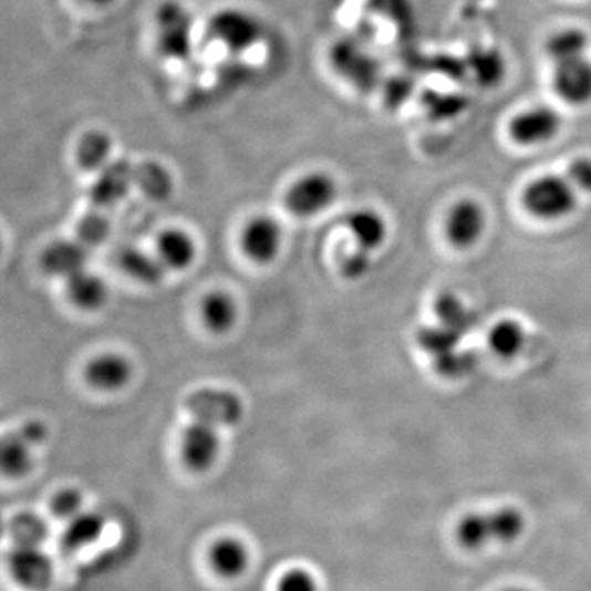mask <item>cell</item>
I'll return each mask as SVG.
<instances>
[{
	"label": "cell",
	"mask_w": 591,
	"mask_h": 591,
	"mask_svg": "<svg viewBox=\"0 0 591 591\" xmlns=\"http://www.w3.org/2000/svg\"><path fill=\"white\" fill-rule=\"evenodd\" d=\"M206 33L210 42L222 46L227 53L243 54L261 42L263 25L248 10L226 7L209 17Z\"/></svg>",
	"instance_id": "3957f363"
},
{
	"label": "cell",
	"mask_w": 591,
	"mask_h": 591,
	"mask_svg": "<svg viewBox=\"0 0 591 591\" xmlns=\"http://www.w3.org/2000/svg\"><path fill=\"white\" fill-rule=\"evenodd\" d=\"M522 206L541 220L563 219L576 210V186L562 176H541L529 183L522 193Z\"/></svg>",
	"instance_id": "277c9868"
},
{
	"label": "cell",
	"mask_w": 591,
	"mask_h": 591,
	"mask_svg": "<svg viewBox=\"0 0 591 591\" xmlns=\"http://www.w3.org/2000/svg\"><path fill=\"white\" fill-rule=\"evenodd\" d=\"M134 366L118 353H102L91 360L84 370L86 382L97 392L115 393L131 383Z\"/></svg>",
	"instance_id": "5bb4252c"
},
{
	"label": "cell",
	"mask_w": 591,
	"mask_h": 591,
	"mask_svg": "<svg viewBox=\"0 0 591 591\" xmlns=\"http://www.w3.org/2000/svg\"><path fill=\"white\" fill-rule=\"evenodd\" d=\"M84 2L90 3L93 7H108L112 3L117 2V0H84Z\"/></svg>",
	"instance_id": "e575fe53"
},
{
	"label": "cell",
	"mask_w": 591,
	"mask_h": 591,
	"mask_svg": "<svg viewBox=\"0 0 591 591\" xmlns=\"http://www.w3.org/2000/svg\"><path fill=\"white\" fill-rule=\"evenodd\" d=\"M344 227L349 230L355 247L369 253L385 246L386 237H388V224L385 217L375 209H366V207L353 209L352 212L346 214Z\"/></svg>",
	"instance_id": "9a60e30c"
},
{
	"label": "cell",
	"mask_w": 591,
	"mask_h": 591,
	"mask_svg": "<svg viewBox=\"0 0 591 591\" xmlns=\"http://www.w3.org/2000/svg\"><path fill=\"white\" fill-rule=\"evenodd\" d=\"M185 404L193 419L214 427L236 426L243 416L242 400L229 390H197Z\"/></svg>",
	"instance_id": "8992f818"
},
{
	"label": "cell",
	"mask_w": 591,
	"mask_h": 591,
	"mask_svg": "<svg viewBox=\"0 0 591 591\" xmlns=\"http://www.w3.org/2000/svg\"><path fill=\"white\" fill-rule=\"evenodd\" d=\"M200 315L204 324L214 334H226L239 319L236 299L226 291H212L203 299Z\"/></svg>",
	"instance_id": "d6986e66"
},
{
	"label": "cell",
	"mask_w": 591,
	"mask_h": 591,
	"mask_svg": "<svg viewBox=\"0 0 591 591\" xmlns=\"http://www.w3.org/2000/svg\"><path fill=\"white\" fill-rule=\"evenodd\" d=\"M526 532V516L521 509L505 506L488 512H471L455 526V541L467 550L490 546H508Z\"/></svg>",
	"instance_id": "6da1fadb"
},
{
	"label": "cell",
	"mask_w": 591,
	"mask_h": 591,
	"mask_svg": "<svg viewBox=\"0 0 591 591\" xmlns=\"http://www.w3.org/2000/svg\"><path fill=\"white\" fill-rule=\"evenodd\" d=\"M370 268V253L369 251L360 250V248H353L352 251L345 253L342 257L341 270L345 278L350 280H356L366 274Z\"/></svg>",
	"instance_id": "4dcf8cb0"
},
{
	"label": "cell",
	"mask_w": 591,
	"mask_h": 591,
	"mask_svg": "<svg viewBox=\"0 0 591 591\" xmlns=\"http://www.w3.org/2000/svg\"><path fill=\"white\" fill-rule=\"evenodd\" d=\"M87 248L80 240H60L51 243L42 257L43 268L58 278L74 277L86 270Z\"/></svg>",
	"instance_id": "2e32d148"
},
{
	"label": "cell",
	"mask_w": 591,
	"mask_h": 591,
	"mask_svg": "<svg viewBox=\"0 0 591 591\" xmlns=\"http://www.w3.org/2000/svg\"><path fill=\"white\" fill-rule=\"evenodd\" d=\"M567 175L577 191L591 193V158L583 156V158L573 159Z\"/></svg>",
	"instance_id": "1f68e13d"
},
{
	"label": "cell",
	"mask_w": 591,
	"mask_h": 591,
	"mask_svg": "<svg viewBox=\"0 0 591 591\" xmlns=\"http://www.w3.org/2000/svg\"><path fill=\"white\" fill-rule=\"evenodd\" d=\"M338 193V182L329 173H308L288 189L284 206L296 217H314L334 204Z\"/></svg>",
	"instance_id": "5b68a950"
},
{
	"label": "cell",
	"mask_w": 591,
	"mask_h": 591,
	"mask_svg": "<svg viewBox=\"0 0 591 591\" xmlns=\"http://www.w3.org/2000/svg\"><path fill=\"white\" fill-rule=\"evenodd\" d=\"M122 268L131 274L134 280L145 284H156L163 280L166 268L155 255L145 253L138 248H131L121 258Z\"/></svg>",
	"instance_id": "4316f807"
},
{
	"label": "cell",
	"mask_w": 591,
	"mask_h": 591,
	"mask_svg": "<svg viewBox=\"0 0 591 591\" xmlns=\"http://www.w3.org/2000/svg\"><path fill=\"white\" fill-rule=\"evenodd\" d=\"M210 563L219 576L232 579L247 569L248 552L246 546L237 539H222L210 550Z\"/></svg>",
	"instance_id": "cb8c5ba5"
},
{
	"label": "cell",
	"mask_w": 591,
	"mask_h": 591,
	"mask_svg": "<svg viewBox=\"0 0 591 591\" xmlns=\"http://www.w3.org/2000/svg\"><path fill=\"white\" fill-rule=\"evenodd\" d=\"M590 39L579 27L559 30L546 43V54L557 64L570 63L587 56Z\"/></svg>",
	"instance_id": "44dd1931"
},
{
	"label": "cell",
	"mask_w": 591,
	"mask_h": 591,
	"mask_svg": "<svg viewBox=\"0 0 591 591\" xmlns=\"http://www.w3.org/2000/svg\"><path fill=\"white\" fill-rule=\"evenodd\" d=\"M19 434L33 447V445L42 444L46 439V427L40 421H30V423L23 424Z\"/></svg>",
	"instance_id": "836d02e7"
},
{
	"label": "cell",
	"mask_w": 591,
	"mask_h": 591,
	"mask_svg": "<svg viewBox=\"0 0 591 591\" xmlns=\"http://www.w3.org/2000/svg\"><path fill=\"white\" fill-rule=\"evenodd\" d=\"M499 591H529V590L519 589V587H509V589H502Z\"/></svg>",
	"instance_id": "d590c367"
},
{
	"label": "cell",
	"mask_w": 591,
	"mask_h": 591,
	"mask_svg": "<svg viewBox=\"0 0 591 591\" xmlns=\"http://www.w3.org/2000/svg\"><path fill=\"white\" fill-rule=\"evenodd\" d=\"M0 464L7 477H22L32 467V445L19 433L6 434L0 445Z\"/></svg>",
	"instance_id": "484cf974"
},
{
	"label": "cell",
	"mask_w": 591,
	"mask_h": 591,
	"mask_svg": "<svg viewBox=\"0 0 591 591\" xmlns=\"http://www.w3.org/2000/svg\"><path fill=\"white\" fill-rule=\"evenodd\" d=\"M13 546L42 547L49 539V526L40 516L22 512L10 522Z\"/></svg>",
	"instance_id": "83f0119b"
},
{
	"label": "cell",
	"mask_w": 591,
	"mask_h": 591,
	"mask_svg": "<svg viewBox=\"0 0 591 591\" xmlns=\"http://www.w3.org/2000/svg\"><path fill=\"white\" fill-rule=\"evenodd\" d=\"M155 43L159 56L168 61H188L195 51V19L178 0L159 3L155 17Z\"/></svg>",
	"instance_id": "7a4b0ae2"
},
{
	"label": "cell",
	"mask_w": 591,
	"mask_h": 591,
	"mask_svg": "<svg viewBox=\"0 0 591 591\" xmlns=\"http://www.w3.org/2000/svg\"><path fill=\"white\" fill-rule=\"evenodd\" d=\"M562 131V117L549 105H532L516 114L509 122V137L519 147H541Z\"/></svg>",
	"instance_id": "52a82bcc"
},
{
	"label": "cell",
	"mask_w": 591,
	"mask_h": 591,
	"mask_svg": "<svg viewBox=\"0 0 591 591\" xmlns=\"http://www.w3.org/2000/svg\"><path fill=\"white\" fill-rule=\"evenodd\" d=\"M553 90L557 96L573 107L591 102V60L580 58L570 63L557 64L553 71Z\"/></svg>",
	"instance_id": "4fadbf2b"
},
{
	"label": "cell",
	"mask_w": 591,
	"mask_h": 591,
	"mask_svg": "<svg viewBox=\"0 0 591 591\" xmlns=\"http://www.w3.org/2000/svg\"><path fill=\"white\" fill-rule=\"evenodd\" d=\"M135 186L152 200H165L173 193V175L166 166L147 159L135 166Z\"/></svg>",
	"instance_id": "603a6c76"
},
{
	"label": "cell",
	"mask_w": 591,
	"mask_h": 591,
	"mask_svg": "<svg viewBox=\"0 0 591 591\" xmlns=\"http://www.w3.org/2000/svg\"><path fill=\"white\" fill-rule=\"evenodd\" d=\"M179 452H182L183 462L191 470H209L220 452V437L217 427L199 423V421L189 424L183 431Z\"/></svg>",
	"instance_id": "30bf717a"
},
{
	"label": "cell",
	"mask_w": 591,
	"mask_h": 591,
	"mask_svg": "<svg viewBox=\"0 0 591 591\" xmlns=\"http://www.w3.org/2000/svg\"><path fill=\"white\" fill-rule=\"evenodd\" d=\"M488 344L499 359H515L526 344V331L515 319H502L492 325Z\"/></svg>",
	"instance_id": "d4e9b609"
},
{
	"label": "cell",
	"mask_w": 591,
	"mask_h": 591,
	"mask_svg": "<svg viewBox=\"0 0 591 591\" xmlns=\"http://www.w3.org/2000/svg\"><path fill=\"white\" fill-rule=\"evenodd\" d=\"M132 186H135V165L127 159H117L98 172L90 189V199L97 209H107L121 203Z\"/></svg>",
	"instance_id": "8fae6325"
},
{
	"label": "cell",
	"mask_w": 591,
	"mask_h": 591,
	"mask_svg": "<svg viewBox=\"0 0 591 591\" xmlns=\"http://www.w3.org/2000/svg\"><path fill=\"white\" fill-rule=\"evenodd\" d=\"M104 518L97 512H80L76 518L66 522V528L61 536V547H63L64 552H77V550L96 542L104 532Z\"/></svg>",
	"instance_id": "ffe728a7"
},
{
	"label": "cell",
	"mask_w": 591,
	"mask_h": 591,
	"mask_svg": "<svg viewBox=\"0 0 591 591\" xmlns=\"http://www.w3.org/2000/svg\"><path fill=\"white\" fill-rule=\"evenodd\" d=\"M197 255L193 237L185 230H165L156 242V257L166 270L183 271L191 267Z\"/></svg>",
	"instance_id": "e0dca14e"
},
{
	"label": "cell",
	"mask_w": 591,
	"mask_h": 591,
	"mask_svg": "<svg viewBox=\"0 0 591 591\" xmlns=\"http://www.w3.org/2000/svg\"><path fill=\"white\" fill-rule=\"evenodd\" d=\"M487 230V210L475 199L458 200L447 216L445 232L458 248L477 246Z\"/></svg>",
	"instance_id": "9c48e42d"
},
{
	"label": "cell",
	"mask_w": 591,
	"mask_h": 591,
	"mask_svg": "<svg viewBox=\"0 0 591 591\" xmlns=\"http://www.w3.org/2000/svg\"><path fill=\"white\" fill-rule=\"evenodd\" d=\"M108 234H111V220L101 210H93L77 222L76 240L87 248L101 246L107 240Z\"/></svg>",
	"instance_id": "f1b7e54d"
},
{
	"label": "cell",
	"mask_w": 591,
	"mask_h": 591,
	"mask_svg": "<svg viewBox=\"0 0 591 591\" xmlns=\"http://www.w3.org/2000/svg\"><path fill=\"white\" fill-rule=\"evenodd\" d=\"M283 230L280 222L268 216L255 217L242 232L243 253L255 263H270L280 253Z\"/></svg>",
	"instance_id": "7c38bea8"
},
{
	"label": "cell",
	"mask_w": 591,
	"mask_h": 591,
	"mask_svg": "<svg viewBox=\"0 0 591 591\" xmlns=\"http://www.w3.org/2000/svg\"><path fill=\"white\" fill-rule=\"evenodd\" d=\"M66 294L81 311H97L107 301L108 290L98 274L83 270L68 278Z\"/></svg>",
	"instance_id": "ac0fdd59"
},
{
	"label": "cell",
	"mask_w": 591,
	"mask_h": 591,
	"mask_svg": "<svg viewBox=\"0 0 591 591\" xmlns=\"http://www.w3.org/2000/svg\"><path fill=\"white\" fill-rule=\"evenodd\" d=\"M7 566L13 580L23 589L40 591L53 579V563L42 547L13 546L7 557Z\"/></svg>",
	"instance_id": "ba28073f"
},
{
	"label": "cell",
	"mask_w": 591,
	"mask_h": 591,
	"mask_svg": "<svg viewBox=\"0 0 591 591\" xmlns=\"http://www.w3.org/2000/svg\"><path fill=\"white\" fill-rule=\"evenodd\" d=\"M278 591H318V585L304 570H291L278 583Z\"/></svg>",
	"instance_id": "d6a6232c"
},
{
	"label": "cell",
	"mask_w": 591,
	"mask_h": 591,
	"mask_svg": "<svg viewBox=\"0 0 591 591\" xmlns=\"http://www.w3.org/2000/svg\"><path fill=\"white\" fill-rule=\"evenodd\" d=\"M114 142L111 135L102 131H91L84 134L74 149V158L84 172L98 173L111 163Z\"/></svg>",
	"instance_id": "7402d4cb"
},
{
	"label": "cell",
	"mask_w": 591,
	"mask_h": 591,
	"mask_svg": "<svg viewBox=\"0 0 591 591\" xmlns=\"http://www.w3.org/2000/svg\"><path fill=\"white\" fill-rule=\"evenodd\" d=\"M51 515L60 521H71L83 512V496L76 490H63L51 499Z\"/></svg>",
	"instance_id": "f546056e"
}]
</instances>
